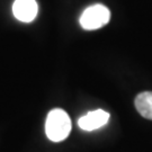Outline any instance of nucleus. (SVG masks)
Masks as SVG:
<instances>
[{"instance_id": "f257e3e1", "label": "nucleus", "mask_w": 152, "mask_h": 152, "mask_svg": "<svg viewBox=\"0 0 152 152\" xmlns=\"http://www.w3.org/2000/svg\"><path fill=\"white\" fill-rule=\"evenodd\" d=\"M71 131L69 115L61 108L52 109L45 122V133L51 141L61 142L65 140Z\"/></svg>"}, {"instance_id": "7ed1b4c3", "label": "nucleus", "mask_w": 152, "mask_h": 152, "mask_svg": "<svg viewBox=\"0 0 152 152\" xmlns=\"http://www.w3.org/2000/svg\"><path fill=\"white\" fill-rule=\"evenodd\" d=\"M38 6L35 0H15L12 5V14L18 20L29 23L37 15Z\"/></svg>"}, {"instance_id": "20e7f679", "label": "nucleus", "mask_w": 152, "mask_h": 152, "mask_svg": "<svg viewBox=\"0 0 152 152\" xmlns=\"http://www.w3.org/2000/svg\"><path fill=\"white\" fill-rule=\"evenodd\" d=\"M109 120V114L103 109H97L94 112H89L87 115L82 116L78 121L79 127L83 131H94L100 129L102 126L107 124Z\"/></svg>"}, {"instance_id": "f03ea898", "label": "nucleus", "mask_w": 152, "mask_h": 152, "mask_svg": "<svg viewBox=\"0 0 152 152\" xmlns=\"http://www.w3.org/2000/svg\"><path fill=\"white\" fill-rule=\"evenodd\" d=\"M110 19V11L104 5H94L88 7L80 16V25L83 29L94 31L105 26Z\"/></svg>"}, {"instance_id": "39448f33", "label": "nucleus", "mask_w": 152, "mask_h": 152, "mask_svg": "<svg viewBox=\"0 0 152 152\" xmlns=\"http://www.w3.org/2000/svg\"><path fill=\"white\" fill-rule=\"evenodd\" d=\"M136 110L147 120L152 121V91L139 94L134 100Z\"/></svg>"}]
</instances>
